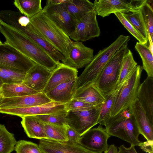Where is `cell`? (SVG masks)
I'll use <instances>...</instances> for the list:
<instances>
[{
    "mask_svg": "<svg viewBox=\"0 0 153 153\" xmlns=\"http://www.w3.org/2000/svg\"><path fill=\"white\" fill-rule=\"evenodd\" d=\"M0 32L4 37L5 42L22 54L40 65L52 71L60 62L54 60L45 51L27 37L1 21Z\"/></svg>",
    "mask_w": 153,
    "mask_h": 153,
    "instance_id": "6da1fadb",
    "label": "cell"
},
{
    "mask_svg": "<svg viewBox=\"0 0 153 153\" xmlns=\"http://www.w3.org/2000/svg\"><path fill=\"white\" fill-rule=\"evenodd\" d=\"M0 20L33 41L45 51L54 60L63 63L64 55L46 39L30 22L29 19L19 12L4 10L0 12Z\"/></svg>",
    "mask_w": 153,
    "mask_h": 153,
    "instance_id": "7a4b0ae2",
    "label": "cell"
},
{
    "mask_svg": "<svg viewBox=\"0 0 153 153\" xmlns=\"http://www.w3.org/2000/svg\"><path fill=\"white\" fill-rule=\"evenodd\" d=\"M130 37L121 35L109 46L100 50L94 56L77 79L76 92L94 85L108 63L123 45L127 44Z\"/></svg>",
    "mask_w": 153,
    "mask_h": 153,
    "instance_id": "3957f363",
    "label": "cell"
},
{
    "mask_svg": "<svg viewBox=\"0 0 153 153\" xmlns=\"http://www.w3.org/2000/svg\"><path fill=\"white\" fill-rule=\"evenodd\" d=\"M29 19L30 22L46 39L62 53L65 59L69 54L72 42L69 37L42 11Z\"/></svg>",
    "mask_w": 153,
    "mask_h": 153,
    "instance_id": "277c9868",
    "label": "cell"
},
{
    "mask_svg": "<svg viewBox=\"0 0 153 153\" xmlns=\"http://www.w3.org/2000/svg\"><path fill=\"white\" fill-rule=\"evenodd\" d=\"M105 130L110 136L117 137L134 146L140 143V134L132 116L131 106L115 116L110 117L107 122Z\"/></svg>",
    "mask_w": 153,
    "mask_h": 153,
    "instance_id": "5b68a950",
    "label": "cell"
},
{
    "mask_svg": "<svg viewBox=\"0 0 153 153\" xmlns=\"http://www.w3.org/2000/svg\"><path fill=\"white\" fill-rule=\"evenodd\" d=\"M143 69L142 66L137 65L128 78L120 87L111 107V117L129 108L137 99Z\"/></svg>",
    "mask_w": 153,
    "mask_h": 153,
    "instance_id": "8992f818",
    "label": "cell"
},
{
    "mask_svg": "<svg viewBox=\"0 0 153 153\" xmlns=\"http://www.w3.org/2000/svg\"><path fill=\"white\" fill-rule=\"evenodd\" d=\"M128 45L122 46L105 66L94 84L105 96L118 88L117 83L124 56Z\"/></svg>",
    "mask_w": 153,
    "mask_h": 153,
    "instance_id": "52a82bcc",
    "label": "cell"
},
{
    "mask_svg": "<svg viewBox=\"0 0 153 153\" xmlns=\"http://www.w3.org/2000/svg\"><path fill=\"white\" fill-rule=\"evenodd\" d=\"M147 0H95L93 3L97 15L103 18L116 12L131 13L140 10Z\"/></svg>",
    "mask_w": 153,
    "mask_h": 153,
    "instance_id": "ba28073f",
    "label": "cell"
},
{
    "mask_svg": "<svg viewBox=\"0 0 153 153\" xmlns=\"http://www.w3.org/2000/svg\"><path fill=\"white\" fill-rule=\"evenodd\" d=\"M36 64L9 44H0V68L27 73Z\"/></svg>",
    "mask_w": 153,
    "mask_h": 153,
    "instance_id": "9c48e42d",
    "label": "cell"
},
{
    "mask_svg": "<svg viewBox=\"0 0 153 153\" xmlns=\"http://www.w3.org/2000/svg\"><path fill=\"white\" fill-rule=\"evenodd\" d=\"M46 2L42 12L69 36L74 31L77 21L68 12L65 4H54Z\"/></svg>",
    "mask_w": 153,
    "mask_h": 153,
    "instance_id": "30bf717a",
    "label": "cell"
},
{
    "mask_svg": "<svg viewBox=\"0 0 153 153\" xmlns=\"http://www.w3.org/2000/svg\"><path fill=\"white\" fill-rule=\"evenodd\" d=\"M101 107L87 110L67 112L65 118L68 125L81 136L97 124Z\"/></svg>",
    "mask_w": 153,
    "mask_h": 153,
    "instance_id": "8fae6325",
    "label": "cell"
},
{
    "mask_svg": "<svg viewBox=\"0 0 153 153\" xmlns=\"http://www.w3.org/2000/svg\"><path fill=\"white\" fill-rule=\"evenodd\" d=\"M94 9L77 21L74 32L69 36L76 42H85L98 37L101 32Z\"/></svg>",
    "mask_w": 153,
    "mask_h": 153,
    "instance_id": "7c38bea8",
    "label": "cell"
},
{
    "mask_svg": "<svg viewBox=\"0 0 153 153\" xmlns=\"http://www.w3.org/2000/svg\"><path fill=\"white\" fill-rule=\"evenodd\" d=\"M65 111L64 104L53 101L31 107L0 108V113L16 115L21 118L28 116L57 113Z\"/></svg>",
    "mask_w": 153,
    "mask_h": 153,
    "instance_id": "4fadbf2b",
    "label": "cell"
},
{
    "mask_svg": "<svg viewBox=\"0 0 153 153\" xmlns=\"http://www.w3.org/2000/svg\"><path fill=\"white\" fill-rule=\"evenodd\" d=\"M110 137L100 125L91 128L81 136L79 144L91 151L102 153L108 147L107 140Z\"/></svg>",
    "mask_w": 153,
    "mask_h": 153,
    "instance_id": "5bb4252c",
    "label": "cell"
},
{
    "mask_svg": "<svg viewBox=\"0 0 153 153\" xmlns=\"http://www.w3.org/2000/svg\"><path fill=\"white\" fill-rule=\"evenodd\" d=\"M94 50L85 46L82 42L72 41L68 57L62 63L76 69L85 67L92 61Z\"/></svg>",
    "mask_w": 153,
    "mask_h": 153,
    "instance_id": "9a60e30c",
    "label": "cell"
},
{
    "mask_svg": "<svg viewBox=\"0 0 153 153\" xmlns=\"http://www.w3.org/2000/svg\"><path fill=\"white\" fill-rule=\"evenodd\" d=\"M39 146L42 153H99L89 150L78 143L52 140H40Z\"/></svg>",
    "mask_w": 153,
    "mask_h": 153,
    "instance_id": "2e32d148",
    "label": "cell"
},
{
    "mask_svg": "<svg viewBox=\"0 0 153 153\" xmlns=\"http://www.w3.org/2000/svg\"><path fill=\"white\" fill-rule=\"evenodd\" d=\"M52 101L43 92L20 97L4 98L0 108L31 107L41 105Z\"/></svg>",
    "mask_w": 153,
    "mask_h": 153,
    "instance_id": "e0dca14e",
    "label": "cell"
},
{
    "mask_svg": "<svg viewBox=\"0 0 153 153\" xmlns=\"http://www.w3.org/2000/svg\"><path fill=\"white\" fill-rule=\"evenodd\" d=\"M52 71L36 64L27 72L23 82L37 92H43L51 76Z\"/></svg>",
    "mask_w": 153,
    "mask_h": 153,
    "instance_id": "ac0fdd59",
    "label": "cell"
},
{
    "mask_svg": "<svg viewBox=\"0 0 153 153\" xmlns=\"http://www.w3.org/2000/svg\"><path fill=\"white\" fill-rule=\"evenodd\" d=\"M131 108L132 116L140 134L147 141H153V124L150 122L137 99L132 103Z\"/></svg>",
    "mask_w": 153,
    "mask_h": 153,
    "instance_id": "d6986e66",
    "label": "cell"
},
{
    "mask_svg": "<svg viewBox=\"0 0 153 153\" xmlns=\"http://www.w3.org/2000/svg\"><path fill=\"white\" fill-rule=\"evenodd\" d=\"M77 69L62 63L52 71L51 76L43 92L45 94L59 85L78 77Z\"/></svg>",
    "mask_w": 153,
    "mask_h": 153,
    "instance_id": "ffe728a7",
    "label": "cell"
},
{
    "mask_svg": "<svg viewBox=\"0 0 153 153\" xmlns=\"http://www.w3.org/2000/svg\"><path fill=\"white\" fill-rule=\"evenodd\" d=\"M137 99L153 124V77L147 76L140 84Z\"/></svg>",
    "mask_w": 153,
    "mask_h": 153,
    "instance_id": "44dd1931",
    "label": "cell"
},
{
    "mask_svg": "<svg viewBox=\"0 0 153 153\" xmlns=\"http://www.w3.org/2000/svg\"><path fill=\"white\" fill-rule=\"evenodd\" d=\"M77 78L59 85L46 94L52 101L64 104L68 102L76 94Z\"/></svg>",
    "mask_w": 153,
    "mask_h": 153,
    "instance_id": "7402d4cb",
    "label": "cell"
},
{
    "mask_svg": "<svg viewBox=\"0 0 153 153\" xmlns=\"http://www.w3.org/2000/svg\"><path fill=\"white\" fill-rule=\"evenodd\" d=\"M22 118L21 125L29 137L39 140L48 139L43 122L35 115L25 116Z\"/></svg>",
    "mask_w": 153,
    "mask_h": 153,
    "instance_id": "603a6c76",
    "label": "cell"
},
{
    "mask_svg": "<svg viewBox=\"0 0 153 153\" xmlns=\"http://www.w3.org/2000/svg\"><path fill=\"white\" fill-rule=\"evenodd\" d=\"M73 99L98 107L101 106L105 99V96L94 85L76 92Z\"/></svg>",
    "mask_w": 153,
    "mask_h": 153,
    "instance_id": "cb8c5ba5",
    "label": "cell"
},
{
    "mask_svg": "<svg viewBox=\"0 0 153 153\" xmlns=\"http://www.w3.org/2000/svg\"><path fill=\"white\" fill-rule=\"evenodd\" d=\"M1 90L4 98L20 97L39 93L28 87L23 82L3 84Z\"/></svg>",
    "mask_w": 153,
    "mask_h": 153,
    "instance_id": "d4e9b609",
    "label": "cell"
},
{
    "mask_svg": "<svg viewBox=\"0 0 153 153\" xmlns=\"http://www.w3.org/2000/svg\"><path fill=\"white\" fill-rule=\"evenodd\" d=\"M65 4L68 12L77 21L94 9L93 3L88 0H70Z\"/></svg>",
    "mask_w": 153,
    "mask_h": 153,
    "instance_id": "484cf974",
    "label": "cell"
},
{
    "mask_svg": "<svg viewBox=\"0 0 153 153\" xmlns=\"http://www.w3.org/2000/svg\"><path fill=\"white\" fill-rule=\"evenodd\" d=\"M41 0H15L13 4L19 12L28 18L41 12Z\"/></svg>",
    "mask_w": 153,
    "mask_h": 153,
    "instance_id": "4316f807",
    "label": "cell"
},
{
    "mask_svg": "<svg viewBox=\"0 0 153 153\" xmlns=\"http://www.w3.org/2000/svg\"><path fill=\"white\" fill-rule=\"evenodd\" d=\"M137 65L132 53L128 49L123 56L117 83L118 88L126 81Z\"/></svg>",
    "mask_w": 153,
    "mask_h": 153,
    "instance_id": "83f0119b",
    "label": "cell"
},
{
    "mask_svg": "<svg viewBox=\"0 0 153 153\" xmlns=\"http://www.w3.org/2000/svg\"><path fill=\"white\" fill-rule=\"evenodd\" d=\"M142 61L143 69L146 72L148 77H153V56L148 46L137 42L135 46Z\"/></svg>",
    "mask_w": 153,
    "mask_h": 153,
    "instance_id": "f1b7e54d",
    "label": "cell"
},
{
    "mask_svg": "<svg viewBox=\"0 0 153 153\" xmlns=\"http://www.w3.org/2000/svg\"><path fill=\"white\" fill-rule=\"evenodd\" d=\"M44 123L47 139L61 142L68 141L66 130L68 125L60 126Z\"/></svg>",
    "mask_w": 153,
    "mask_h": 153,
    "instance_id": "f546056e",
    "label": "cell"
},
{
    "mask_svg": "<svg viewBox=\"0 0 153 153\" xmlns=\"http://www.w3.org/2000/svg\"><path fill=\"white\" fill-rule=\"evenodd\" d=\"M16 142L14 135L0 124V153H10L14 150Z\"/></svg>",
    "mask_w": 153,
    "mask_h": 153,
    "instance_id": "4dcf8cb0",
    "label": "cell"
},
{
    "mask_svg": "<svg viewBox=\"0 0 153 153\" xmlns=\"http://www.w3.org/2000/svg\"><path fill=\"white\" fill-rule=\"evenodd\" d=\"M122 14L141 36L148 41V31L140 10L138 12L131 14Z\"/></svg>",
    "mask_w": 153,
    "mask_h": 153,
    "instance_id": "1f68e13d",
    "label": "cell"
},
{
    "mask_svg": "<svg viewBox=\"0 0 153 153\" xmlns=\"http://www.w3.org/2000/svg\"><path fill=\"white\" fill-rule=\"evenodd\" d=\"M120 87L106 96L105 100L100 108V114L97 124L105 126L110 117V112L112 105L118 93Z\"/></svg>",
    "mask_w": 153,
    "mask_h": 153,
    "instance_id": "d6a6232c",
    "label": "cell"
},
{
    "mask_svg": "<svg viewBox=\"0 0 153 153\" xmlns=\"http://www.w3.org/2000/svg\"><path fill=\"white\" fill-rule=\"evenodd\" d=\"M27 73L0 68V79L3 84L23 82Z\"/></svg>",
    "mask_w": 153,
    "mask_h": 153,
    "instance_id": "836d02e7",
    "label": "cell"
},
{
    "mask_svg": "<svg viewBox=\"0 0 153 153\" xmlns=\"http://www.w3.org/2000/svg\"><path fill=\"white\" fill-rule=\"evenodd\" d=\"M148 34V40H153V10L148 1L140 9Z\"/></svg>",
    "mask_w": 153,
    "mask_h": 153,
    "instance_id": "e575fe53",
    "label": "cell"
},
{
    "mask_svg": "<svg viewBox=\"0 0 153 153\" xmlns=\"http://www.w3.org/2000/svg\"><path fill=\"white\" fill-rule=\"evenodd\" d=\"M66 111L55 114L35 115L42 122L60 126L68 125L65 118Z\"/></svg>",
    "mask_w": 153,
    "mask_h": 153,
    "instance_id": "d590c367",
    "label": "cell"
},
{
    "mask_svg": "<svg viewBox=\"0 0 153 153\" xmlns=\"http://www.w3.org/2000/svg\"><path fill=\"white\" fill-rule=\"evenodd\" d=\"M14 150L16 153H42L39 145L24 140L17 142Z\"/></svg>",
    "mask_w": 153,
    "mask_h": 153,
    "instance_id": "8d00e7d4",
    "label": "cell"
},
{
    "mask_svg": "<svg viewBox=\"0 0 153 153\" xmlns=\"http://www.w3.org/2000/svg\"><path fill=\"white\" fill-rule=\"evenodd\" d=\"M114 14L122 24L128 31L137 39L138 42L146 45L148 41L141 36L134 27L123 16L122 13L116 12Z\"/></svg>",
    "mask_w": 153,
    "mask_h": 153,
    "instance_id": "74e56055",
    "label": "cell"
},
{
    "mask_svg": "<svg viewBox=\"0 0 153 153\" xmlns=\"http://www.w3.org/2000/svg\"><path fill=\"white\" fill-rule=\"evenodd\" d=\"M64 105L65 110L67 112L87 110L97 107L81 100L74 99H72L68 102L64 104Z\"/></svg>",
    "mask_w": 153,
    "mask_h": 153,
    "instance_id": "f35d334b",
    "label": "cell"
},
{
    "mask_svg": "<svg viewBox=\"0 0 153 153\" xmlns=\"http://www.w3.org/2000/svg\"><path fill=\"white\" fill-rule=\"evenodd\" d=\"M66 130L68 142L79 144L81 136L75 130L68 125L67 126Z\"/></svg>",
    "mask_w": 153,
    "mask_h": 153,
    "instance_id": "ab89813d",
    "label": "cell"
},
{
    "mask_svg": "<svg viewBox=\"0 0 153 153\" xmlns=\"http://www.w3.org/2000/svg\"><path fill=\"white\" fill-rule=\"evenodd\" d=\"M138 146L145 152L153 153V141L141 142Z\"/></svg>",
    "mask_w": 153,
    "mask_h": 153,
    "instance_id": "60d3db41",
    "label": "cell"
},
{
    "mask_svg": "<svg viewBox=\"0 0 153 153\" xmlns=\"http://www.w3.org/2000/svg\"><path fill=\"white\" fill-rule=\"evenodd\" d=\"M118 153H137L135 149V146L131 145L129 148H126L123 145L118 147Z\"/></svg>",
    "mask_w": 153,
    "mask_h": 153,
    "instance_id": "b9f144b4",
    "label": "cell"
},
{
    "mask_svg": "<svg viewBox=\"0 0 153 153\" xmlns=\"http://www.w3.org/2000/svg\"><path fill=\"white\" fill-rule=\"evenodd\" d=\"M104 153H118V151L117 147L114 145L111 144L104 152Z\"/></svg>",
    "mask_w": 153,
    "mask_h": 153,
    "instance_id": "7bdbcfd3",
    "label": "cell"
},
{
    "mask_svg": "<svg viewBox=\"0 0 153 153\" xmlns=\"http://www.w3.org/2000/svg\"><path fill=\"white\" fill-rule=\"evenodd\" d=\"M70 0H48L46 2H49L53 4H65L69 2Z\"/></svg>",
    "mask_w": 153,
    "mask_h": 153,
    "instance_id": "ee69618b",
    "label": "cell"
},
{
    "mask_svg": "<svg viewBox=\"0 0 153 153\" xmlns=\"http://www.w3.org/2000/svg\"><path fill=\"white\" fill-rule=\"evenodd\" d=\"M3 98L4 97L1 90V88H0V105Z\"/></svg>",
    "mask_w": 153,
    "mask_h": 153,
    "instance_id": "f6af8a7d",
    "label": "cell"
},
{
    "mask_svg": "<svg viewBox=\"0 0 153 153\" xmlns=\"http://www.w3.org/2000/svg\"><path fill=\"white\" fill-rule=\"evenodd\" d=\"M3 84L2 81L0 79V88H1Z\"/></svg>",
    "mask_w": 153,
    "mask_h": 153,
    "instance_id": "bcb514c9",
    "label": "cell"
},
{
    "mask_svg": "<svg viewBox=\"0 0 153 153\" xmlns=\"http://www.w3.org/2000/svg\"><path fill=\"white\" fill-rule=\"evenodd\" d=\"M2 43V42L0 40V44H1Z\"/></svg>",
    "mask_w": 153,
    "mask_h": 153,
    "instance_id": "7dc6e473",
    "label": "cell"
},
{
    "mask_svg": "<svg viewBox=\"0 0 153 153\" xmlns=\"http://www.w3.org/2000/svg\"><path fill=\"white\" fill-rule=\"evenodd\" d=\"M0 22H1V20H0Z\"/></svg>",
    "mask_w": 153,
    "mask_h": 153,
    "instance_id": "c3c4849f",
    "label": "cell"
},
{
    "mask_svg": "<svg viewBox=\"0 0 153 153\" xmlns=\"http://www.w3.org/2000/svg\"></svg>",
    "mask_w": 153,
    "mask_h": 153,
    "instance_id": "681fc988",
    "label": "cell"
}]
</instances>
